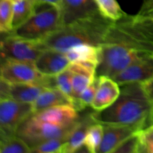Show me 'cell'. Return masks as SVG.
Returning <instances> with one entry per match:
<instances>
[{
  "label": "cell",
  "instance_id": "1",
  "mask_svg": "<svg viewBox=\"0 0 153 153\" xmlns=\"http://www.w3.org/2000/svg\"><path fill=\"white\" fill-rule=\"evenodd\" d=\"M97 76L113 78L132 63L153 55V19L128 15L113 22L100 46Z\"/></svg>",
  "mask_w": 153,
  "mask_h": 153
},
{
  "label": "cell",
  "instance_id": "2",
  "mask_svg": "<svg viewBox=\"0 0 153 153\" xmlns=\"http://www.w3.org/2000/svg\"><path fill=\"white\" fill-rule=\"evenodd\" d=\"M117 100L108 108L91 114L102 125L134 126L141 129L152 125V106L142 83L120 86Z\"/></svg>",
  "mask_w": 153,
  "mask_h": 153
},
{
  "label": "cell",
  "instance_id": "3",
  "mask_svg": "<svg viewBox=\"0 0 153 153\" xmlns=\"http://www.w3.org/2000/svg\"><path fill=\"white\" fill-rule=\"evenodd\" d=\"M79 120L78 111L72 105L54 106L33 113L18 128L16 135L31 149L51 139L67 140Z\"/></svg>",
  "mask_w": 153,
  "mask_h": 153
},
{
  "label": "cell",
  "instance_id": "4",
  "mask_svg": "<svg viewBox=\"0 0 153 153\" xmlns=\"http://www.w3.org/2000/svg\"><path fill=\"white\" fill-rule=\"evenodd\" d=\"M112 22L100 13L81 18L63 25L42 42L47 49L63 52L84 43L100 46Z\"/></svg>",
  "mask_w": 153,
  "mask_h": 153
},
{
  "label": "cell",
  "instance_id": "5",
  "mask_svg": "<svg viewBox=\"0 0 153 153\" xmlns=\"http://www.w3.org/2000/svg\"><path fill=\"white\" fill-rule=\"evenodd\" d=\"M62 25L59 7L50 3L37 2L34 13L10 34L29 40L43 41Z\"/></svg>",
  "mask_w": 153,
  "mask_h": 153
},
{
  "label": "cell",
  "instance_id": "6",
  "mask_svg": "<svg viewBox=\"0 0 153 153\" xmlns=\"http://www.w3.org/2000/svg\"><path fill=\"white\" fill-rule=\"evenodd\" d=\"M1 79L10 84L36 83L46 88H57L55 76L40 73L35 64L12 58L1 59Z\"/></svg>",
  "mask_w": 153,
  "mask_h": 153
},
{
  "label": "cell",
  "instance_id": "7",
  "mask_svg": "<svg viewBox=\"0 0 153 153\" xmlns=\"http://www.w3.org/2000/svg\"><path fill=\"white\" fill-rule=\"evenodd\" d=\"M0 100V138L16 135L21 124L34 113L32 104L10 98Z\"/></svg>",
  "mask_w": 153,
  "mask_h": 153
},
{
  "label": "cell",
  "instance_id": "8",
  "mask_svg": "<svg viewBox=\"0 0 153 153\" xmlns=\"http://www.w3.org/2000/svg\"><path fill=\"white\" fill-rule=\"evenodd\" d=\"M47 48L38 40H29L13 34H7L1 41V59L12 58L35 63Z\"/></svg>",
  "mask_w": 153,
  "mask_h": 153
},
{
  "label": "cell",
  "instance_id": "9",
  "mask_svg": "<svg viewBox=\"0 0 153 153\" xmlns=\"http://www.w3.org/2000/svg\"><path fill=\"white\" fill-rule=\"evenodd\" d=\"M97 64L91 62H71L68 68L73 74L74 108L79 111V100L84 91L97 78Z\"/></svg>",
  "mask_w": 153,
  "mask_h": 153
},
{
  "label": "cell",
  "instance_id": "10",
  "mask_svg": "<svg viewBox=\"0 0 153 153\" xmlns=\"http://www.w3.org/2000/svg\"><path fill=\"white\" fill-rule=\"evenodd\" d=\"M153 78V55L132 63L113 79L120 86L131 83H144Z\"/></svg>",
  "mask_w": 153,
  "mask_h": 153
},
{
  "label": "cell",
  "instance_id": "11",
  "mask_svg": "<svg viewBox=\"0 0 153 153\" xmlns=\"http://www.w3.org/2000/svg\"><path fill=\"white\" fill-rule=\"evenodd\" d=\"M46 87L36 83L10 84L1 79V97L22 102L33 103L44 91Z\"/></svg>",
  "mask_w": 153,
  "mask_h": 153
},
{
  "label": "cell",
  "instance_id": "12",
  "mask_svg": "<svg viewBox=\"0 0 153 153\" xmlns=\"http://www.w3.org/2000/svg\"><path fill=\"white\" fill-rule=\"evenodd\" d=\"M140 129L141 128L134 126H104V134L98 153L114 152L115 149L123 142Z\"/></svg>",
  "mask_w": 153,
  "mask_h": 153
},
{
  "label": "cell",
  "instance_id": "13",
  "mask_svg": "<svg viewBox=\"0 0 153 153\" xmlns=\"http://www.w3.org/2000/svg\"><path fill=\"white\" fill-rule=\"evenodd\" d=\"M120 86L111 77L98 76V88L91 107L96 111L110 107L119 97Z\"/></svg>",
  "mask_w": 153,
  "mask_h": 153
},
{
  "label": "cell",
  "instance_id": "14",
  "mask_svg": "<svg viewBox=\"0 0 153 153\" xmlns=\"http://www.w3.org/2000/svg\"><path fill=\"white\" fill-rule=\"evenodd\" d=\"M37 70L46 76H55L68 67L70 61L64 52L46 49L35 61Z\"/></svg>",
  "mask_w": 153,
  "mask_h": 153
},
{
  "label": "cell",
  "instance_id": "15",
  "mask_svg": "<svg viewBox=\"0 0 153 153\" xmlns=\"http://www.w3.org/2000/svg\"><path fill=\"white\" fill-rule=\"evenodd\" d=\"M61 10L63 25L99 13L94 0H61Z\"/></svg>",
  "mask_w": 153,
  "mask_h": 153
},
{
  "label": "cell",
  "instance_id": "16",
  "mask_svg": "<svg viewBox=\"0 0 153 153\" xmlns=\"http://www.w3.org/2000/svg\"><path fill=\"white\" fill-rule=\"evenodd\" d=\"M94 123V121L91 118V114L83 120H79L67 140L64 142L62 153L80 152L81 149L84 147V143L88 128Z\"/></svg>",
  "mask_w": 153,
  "mask_h": 153
},
{
  "label": "cell",
  "instance_id": "17",
  "mask_svg": "<svg viewBox=\"0 0 153 153\" xmlns=\"http://www.w3.org/2000/svg\"><path fill=\"white\" fill-rule=\"evenodd\" d=\"M72 105L68 97L57 88H46L33 103L34 113L57 105Z\"/></svg>",
  "mask_w": 153,
  "mask_h": 153
},
{
  "label": "cell",
  "instance_id": "18",
  "mask_svg": "<svg viewBox=\"0 0 153 153\" xmlns=\"http://www.w3.org/2000/svg\"><path fill=\"white\" fill-rule=\"evenodd\" d=\"M100 46L91 44H79L69 48L64 53L71 62H91L99 65Z\"/></svg>",
  "mask_w": 153,
  "mask_h": 153
},
{
  "label": "cell",
  "instance_id": "19",
  "mask_svg": "<svg viewBox=\"0 0 153 153\" xmlns=\"http://www.w3.org/2000/svg\"><path fill=\"white\" fill-rule=\"evenodd\" d=\"M12 1L13 6V29H15L34 13L37 1L36 0H12Z\"/></svg>",
  "mask_w": 153,
  "mask_h": 153
},
{
  "label": "cell",
  "instance_id": "20",
  "mask_svg": "<svg viewBox=\"0 0 153 153\" xmlns=\"http://www.w3.org/2000/svg\"><path fill=\"white\" fill-rule=\"evenodd\" d=\"M99 13L111 22L120 20L127 15L117 0H94Z\"/></svg>",
  "mask_w": 153,
  "mask_h": 153
},
{
  "label": "cell",
  "instance_id": "21",
  "mask_svg": "<svg viewBox=\"0 0 153 153\" xmlns=\"http://www.w3.org/2000/svg\"><path fill=\"white\" fill-rule=\"evenodd\" d=\"M104 134V126L95 123L91 124L87 131L84 148L88 152L98 153Z\"/></svg>",
  "mask_w": 153,
  "mask_h": 153
},
{
  "label": "cell",
  "instance_id": "22",
  "mask_svg": "<svg viewBox=\"0 0 153 153\" xmlns=\"http://www.w3.org/2000/svg\"><path fill=\"white\" fill-rule=\"evenodd\" d=\"M13 6L12 0H0V31L9 34L13 30Z\"/></svg>",
  "mask_w": 153,
  "mask_h": 153
},
{
  "label": "cell",
  "instance_id": "23",
  "mask_svg": "<svg viewBox=\"0 0 153 153\" xmlns=\"http://www.w3.org/2000/svg\"><path fill=\"white\" fill-rule=\"evenodd\" d=\"M1 153H29L31 148L17 135L0 138Z\"/></svg>",
  "mask_w": 153,
  "mask_h": 153
},
{
  "label": "cell",
  "instance_id": "24",
  "mask_svg": "<svg viewBox=\"0 0 153 153\" xmlns=\"http://www.w3.org/2000/svg\"><path fill=\"white\" fill-rule=\"evenodd\" d=\"M57 88L64 93L70 100L72 105H74V97L73 91V74L70 69L66 70L55 76ZM74 107V106H73Z\"/></svg>",
  "mask_w": 153,
  "mask_h": 153
},
{
  "label": "cell",
  "instance_id": "25",
  "mask_svg": "<svg viewBox=\"0 0 153 153\" xmlns=\"http://www.w3.org/2000/svg\"><path fill=\"white\" fill-rule=\"evenodd\" d=\"M137 134L140 153H153V125L140 129Z\"/></svg>",
  "mask_w": 153,
  "mask_h": 153
},
{
  "label": "cell",
  "instance_id": "26",
  "mask_svg": "<svg viewBox=\"0 0 153 153\" xmlns=\"http://www.w3.org/2000/svg\"><path fill=\"white\" fill-rule=\"evenodd\" d=\"M65 139H51L39 143L31 149L33 153H62Z\"/></svg>",
  "mask_w": 153,
  "mask_h": 153
},
{
  "label": "cell",
  "instance_id": "27",
  "mask_svg": "<svg viewBox=\"0 0 153 153\" xmlns=\"http://www.w3.org/2000/svg\"><path fill=\"white\" fill-rule=\"evenodd\" d=\"M98 88V76L97 79L90 85L81 94L79 100V111H82L88 106H91Z\"/></svg>",
  "mask_w": 153,
  "mask_h": 153
},
{
  "label": "cell",
  "instance_id": "28",
  "mask_svg": "<svg viewBox=\"0 0 153 153\" xmlns=\"http://www.w3.org/2000/svg\"><path fill=\"white\" fill-rule=\"evenodd\" d=\"M137 132L133 134L128 139L123 142L116 149L114 152L120 153H140L139 141L137 137Z\"/></svg>",
  "mask_w": 153,
  "mask_h": 153
},
{
  "label": "cell",
  "instance_id": "29",
  "mask_svg": "<svg viewBox=\"0 0 153 153\" xmlns=\"http://www.w3.org/2000/svg\"><path fill=\"white\" fill-rule=\"evenodd\" d=\"M153 13V0H143L141 7L137 14L143 16H150Z\"/></svg>",
  "mask_w": 153,
  "mask_h": 153
},
{
  "label": "cell",
  "instance_id": "30",
  "mask_svg": "<svg viewBox=\"0 0 153 153\" xmlns=\"http://www.w3.org/2000/svg\"><path fill=\"white\" fill-rule=\"evenodd\" d=\"M143 88H144L145 91L152 103V125H153V78L146 81L144 83H142Z\"/></svg>",
  "mask_w": 153,
  "mask_h": 153
},
{
  "label": "cell",
  "instance_id": "31",
  "mask_svg": "<svg viewBox=\"0 0 153 153\" xmlns=\"http://www.w3.org/2000/svg\"><path fill=\"white\" fill-rule=\"evenodd\" d=\"M37 2H46V3H50V4H55V5L58 6L61 8V0H36Z\"/></svg>",
  "mask_w": 153,
  "mask_h": 153
},
{
  "label": "cell",
  "instance_id": "32",
  "mask_svg": "<svg viewBox=\"0 0 153 153\" xmlns=\"http://www.w3.org/2000/svg\"><path fill=\"white\" fill-rule=\"evenodd\" d=\"M153 16V13H152V14H151V16Z\"/></svg>",
  "mask_w": 153,
  "mask_h": 153
},
{
  "label": "cell",
  "instance_id": "33",
  "mask_svg": "<svg viewBox=\"0 0 153 153\" xmlns=\"http://www.w3.org/2000/svg\"><path fill=\"white\" fill-rule=\"evenodd\" d=\"M150 17H152V19H153V16H150Z\"/></svg>",
  "mask_w": 153,
  "mask_h": 153
}]
</instances>
